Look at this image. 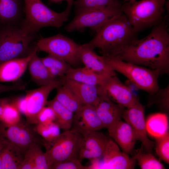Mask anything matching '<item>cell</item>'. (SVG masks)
Instances as JSON below:
<instances>
[{"instance_id": "1", "label": "cell", "mask_w": 169, "mask_h": 169, "mask_svg": "<svg viewBox=\"0 0 169 169\" xmlns=\"http://www.w3.org/2000/svg\"><path fill=\"white\" fill-rule=\"evenodd\" d=\"M148 35L133 40L113 56L125 61L169 73V33L162 20L153 27Z\"/></svg>"}, {"instance_id": "2", "label": "cell", "mask_w": 169, "mask_h": 169, "mask_svg": "<svg viewBox=\"0 0 169 169\" xmlns=\"http://www.w3.org/2000/svg\"><path fill=\"white\" fill-rule=\"evenodd\" d=\"M94 37L84 44L99 49L103 55L113 56L133 40L136 32L123 12L111 19L95 31Z\"/></svg>"}, {"instance_id": "3", "label": "cell", "mask_w": 169, "mask_h": 169, "mask_svg": "<svg viewBox=\"0 0 169 169\" xmlns=\"http://www.w3.org/2000/svg\"><path fill=\"white\" fill-rule=\"evenodd\" d=\"M24 17L20 28L25 35L35 33L42 28L54 27L60 28L68 19L69 13L65 10L55 12L41 0H24Z\"/></svg>"}, {"instance_id": "4", "label": "cell", "mask_w": 169, "mask_h": 169, "mask_svg": "<svg viewBox=\"0 0 169 169\" xmlns=\"http://www.w3.org/2000/svg\"><path fill=\"white\" fill-rule=\"evenodd\" d=\"M166 0H134L123 2L122 9L137 32L153 27L162 20Z\"/></svg>"}, {"instance_id": "5", "label": "cell", "mask_w": 169, "mask_h": 169, "mask_svg": "<svg viewBox=\"0 0 169 169\" xmlns=\"http://www.w3.org/2000/svg\"><path fill=\"white\" fill-rule=\"evenodd\" d=\"M106 63L115 71L126 77L138 89L149 95L159 89L158 70L147 68L123 61L114 56L102 55Z\"/></svg>"}, {"instance_id": "6", "label": "cell", "mask_w": 169, "mask_h": 169, "mask_svg": "<svg viewBox=\"0 0 169 169\" xmlns=\"http://www.w3.org/2000/svg\"><path fill=\"white\" fill-rule=\"evenodd\" d=\"M36 34L25 35L20 27L17 26H2L0 28V64L29 54V46L35 39Z\"/></svg>"}, {"instance_id": "7", "label": "cell", "mask_w": 169, "mask_h": 169, "mask_svg": "<svg viewBox=\"0 0 169 169\" xmlns=\"http://www.w3.org/2000/svg\"><path fill=\"white\" fill-rule=\"evenodd\" d=\"M122 6L101 8L75 9L74 18L65 26L64 29L71 32L82 31L89 28L95 32L108 21L122 13Z\"/></svg>"}, {"instance_id": "8", "label": "cell", "mask_w": 169, "mask_h": 169, "mask_svg": "<svg viewBox=\"0 0 169 169\" xmlns=\"http://www.w3.org/2000/svg\"><path fill=\"white\" fill-rule=\"evenodd\" d=\"M79 46L73 39L58 34L39 39L35 47L37 51L45 52L64 60L70 65L75 66L81 62L79 56Z\"/></svg>"}, {"instance_id": "9", "label": "cell", "mask_w": 169, "mask_h": 169, "mask_svg": "<svg viewBox=\"0 0 169 169\" xmlns=\"http://www.w3.org/2000/svg\"><path fill=\"white\" fill-rule=\"evenodd\" d=\"M83 138L81 133L71 129L61 133L51 147L47 149L45 153L52 166L65 160H79Z\"/></svg>"}, {"instance_id": "10", "label": "cell", "mask_w": 169, "mask_h": 169, "mask_svg": "<svg viewBox=\"0 0 169 169\" xmlns=\"http://www.w3.org/2000/svg\"><path fill=\"white\" fill-rule=\"evenodd\" d=\"M90 161L91 164L87 169H132L136 161L133 157L121 152L117 144L111 139L102 156Z\"/></svg>"}, {"instance_id": "11", "label": "cell", "mask_w": 169, "mask_h": 169, "mask_svg": "<svg viewBox=\"0 0 169 169\" xmlns=\"http://www.w3.org/2000/svg\"><path fill=\"white\" fill-rule=\"evenodd\" d=\"M64 77L57 78L49 83L38 88L27 90L24 115L29 124H36L37 115L45 106L51 91L63 84Z\"/></svg>"}, {"instance_id": "12", "label": "cell", "mask_w": 169, "mask_h": 169, "mask_svg": "<svg viewBox=\"0 0 169 169\" xmlns=\"http://www.w3.org/2000/svg\"><path fill=\"white\" fill-rule=\"evenodd\" d=\"M145 115V107L139 101L133 106L125 108L122 118L132 127L137 140L142 143L148 152L151 153L155 143L147 136Z\"/></svg>"}, {"instance_id": "13", "label": "cell", "mask_w": 169, "mask_h": 169, "mask_svg": "<svg viewBox=\"0 0 169 169\" xmlns=\"http://www.w3.org/2000/svg\"><path fill=\"white\" fill-rule=\"evenodd\" d=\"M100 86L109 98L112 99L116 103L126 108L139 101L129 88L122 83L116 75L105 77Z\"/></svg>"}, {"instance_id": "14", "label": "cell", "mask_w": 169, "mask_h": 169, "mask_svg": "<svg viewBox=\"0 0 169 169\" xmlns=\"http://www.w3.org/2000/svg\"><path fill=\"white\" fill-rule=\"evenodd\" d=\"M105 128L99 119L95 106L84 105L74 114L70 129L81 133L84 137L90 133Z\"/></svg>"}, {"instance_id": "15", "label": "cell", "mask_w": 169, "mask_h": 169, "mask_svg": "<svg viewBox=\"0 0 169 169\" xmlns=\"http://www.w3.org/2000/svg\"><path fill=\"white\" fill-rule=\"evenodd\" d=\"M7 127L4 133L5 139L23 152L26 153L31 145L38 143L36 132L28 125L20 121Z\"/></svg>"}, {"instance_id": "16", "label": "cell", "mask_w": 169, "mask_h": 169, "mask_svg": "<svg viewBox=\"0 0 169 169\" xmlns=\"http://www.w3.org/2000/svg\"><path fill=\"white\" fill-rule=\"evenodd\" d=\"M110 139L99 131L92 132L84 137L79 154V160H90L99 158L103 154Z\"/></svg>"}, {"instance_id": "17", "label": "cell", "mask_w": 169, "mask_h": 169, "mask_svg": "<svg viewBox=\"0 0 169 169\" xmlns=\"http://www.w3.org/2000/svg\"><path fill=\"white\" fill-rule=\"evenodd\" d=\"M78 53L84 67L94 73L104 76L116 75L115 71L106 63L103 56L96 54L93 49L84 44L79 45Z\"/></svg>"}, {"instance_id": "18", "label": "cell", "mask_w": 169, "mask_h": 169, "mask_svg": "<svg viewBox=\"0 0 169 169\" xmlns=\"http://www.w3.org/2000/svg\"><path fill=\"white\" fill-rule=\"evenodd\" d=\"M64 85L76 96L83 105L94 106L101 96L106 95L100 86H95L77 82L64 77Z\"/></svg>"}, {"instance_id": "19", "label": "cell", "mask_w": 169, "mask_h": 169, "mask_svg": "<svg viewBox=\"0 0 169 169\" xmlns=\"http://www.w3.org/2000/svg\"><path fill=\"white\" fill-rule=\"evenodd\" d=\"M110 136L129 155L133 152L137 140L134 131L126 122L119 120L107 128Z\"/></svg>"}, {"instance_id": "20", "label": "cell", "mask_w": 169, "mask_h": 169, "mask_svg": "<svg viewBox=\"0 0 169 169\" xmlns=\"http://www.w3.org/2000/svg\"><path fill=\"white\" fill-rule=\"evenodd\" d=\"M24 10V0H0V25L20 27Z\"/></svg>"}, {"instance_id": "21", "label": "cell", "mask_w": 169, "mask_h": 169, "mask_svg": "<svg viewBox=\"0 0 169 169\" xmlns=\"http://www.w3.org/2000/svg\"><path fill=\"white\" fill-rule=\"evenodd\" d=\"M95 106L101 123L107 129L121 120L126 108L113 102L106 95L101 96Z\"/></svg>"}, {"instance_id": "22", "label": "cell", "mask_w": 169, "mask_h": 169, "mask_svg": "<svg viewBox=\"0 0 169 169\" xmlns=\"http://www.w3.org/2000/svg\"><path fill=\"white\" fill-rule=\"evenodd\" d=\"M35 47L26 56L13 59L0 64V82L16 81L23 74L33 54L37 52Z\"/></svg>"}, {"instance_id": "23", "label": "cell", "mask_w": 169, "mask_h": 169, "mask_svg": "<svg viewBox=\"0 0 169 169\" xmlns=\"http://www.w3.org/2000/svg\"><path fill=\"white\" fill-rule=\"evenodd\" d=\"M37 53L36 52L32 57L28 66L31 79L40 86L49 83L55 79L50 75L41 58L38 56Z\"/></svg>"}, {"instance_id": "24", "label": "cell", "mask_w": 169, "mask_h": 169, "mask_svg": "<svg viewBox=\"0 0 169 169\" xmlns=\"http://www.w3.org/2000/svg\"><path fill=\"white\" fill-rule=\"evenodd\" d=\"M25 154L20 149L4 140L0 156L5 169H18Z\"/></svg>"}, {"instance_id": "25", "label": "cell", "mask_w": 169, "mask_h": 169, "mask_svg": "<svg viewBox=\"0 0 169 169\" xmlns=\"http://www.w3.org/2000/svg\"><path fill=\"white\" fill-rule=\"evenodd\" d=\"M65 76L77 82L95 86H100L107 77L97 74L85 67L77 68L71 67Z\"/></svg>"}, {"instance_id": "26", "label": "cell", "mask_w": 169, "mask_h": 169, "mask_svg": "<svg viewBox=\"0 0 169 169\" xmlns=\"http://www.w3.org/2000/svg\"><path fill=\"white\" fill-rule=\"evenodd\" d=\"M146 123L147 133L155 138L162 136L168 131V120L165 114L158 113L151 115Z\"/></svg>"}, {"instance_id": "27", "label": "cell", "mask_w": 169, "mask_h": 169, "mask_svg": "<svg viewBox=\"0 0 169 169\" xmlns=\"http://www.w3.org/2000/svg\"><path fill=\"white\" fill-rule=\"evenodd\" d=\"M46 104L54 110L56 117L55 122L60 129L64 131L70 130L72 127L74 113L64 107L54 98L52 100L47 101Z\"/></svg>"}, {"instance_id": "28", "label": "cell", "mask_w": 169, "mask_h": 169, "mask_svg": "<svg viewBox=\"0 0 169 169\" xmlns=\"http://www.w3.org/2000/svg\"><path fill=\"white\" fill-rule=\"evenodd\" d=\"M23 159L32 164L33 169H51V165L38 143L29 146Z\"/></svg>"}, {"instance_id": "29", "label": "cell", "mask_w": 169, "mask_h": 169, "mask_svg": "<svg viewBox=\"0 0 169 169\" xmlns=\"http://www.w3.org/2000/svg\"><path fill=\"white\" fill-rule=\"evenodd\" d=\"M56 89L57 93L54 98L74 114L84 105L74 93L64 85L60 86Z\"/></svg>"}, {"instance_id": "30", "label": "cell", "mask_w": 169, "mask_h": 169, "mask_svg": "<svg viewBox=\"0 0 169 169\" xmlns=\"http://www.w3.org/2000/svg\"><path fill=\"white\" fill-rule=\"evenodd\" d=\"M41 59L49 73L54 79L65 76L71 67L64 60L50 54H48Z\"/></svg>"}, {"instance_id": "31", "label": "cell", "mask_w": 169, "mask_h": 169, "mask_svg": "<svg viewBox=\"0 0 169 169\" xmlns=\"http://www.w3.org/2000/svg\"><path fill=\"white\" fill-rule=\"evenodd\" d=\"M36 124L34 131L49 144L52 145L61 134L60 128L55 121L46 124Z\"/></svg>"}, {"instance_id": "32", "label": "cell", "mask_w": 169, "mask_h": 169, "mask_svg": "<svg viewBox=\"0 0 169 169\" xmlns=\"http://www.w3.org/2000/svg\"><path fill=\"white\" fill-rule=\"evenodd\" d=\"M142 169H164L163 165L151 153H144L140 150L136 151L132 157Z\"/></svg>"}, {"instance_id": "33", "label": "cell", "mask_w": 169, "mask_h": 169, "mask_svg": "<svg viewBox=\"0 0 169 169\" xmlns=\"http://www.w3.org/2000/svg\"><path fill=\"white\" fill-rule=\"evenodd\" d=\"M123 3L120 0H76L74 1L73 5L75 9L101 8L121 6Z\"/></svg>"}, {"instance_id": "34", "label": "cell", "mask_w": 169, "mask_h": 169, "mask_svg": "<svg viewBox=\"0 0 169 169\" xmlns=\"http://www.w3.org/2000/svg\"><path fill=\"white\" fill-rule=\"evenodd\" d=\"M148 105L155 104L161 110L168 112L169 108V85L159 90L154 94L148 96Z\"/></svg>"}, {"instance_id": "35", "label": "cell", "mask_w": 169, "mask_h": 169, "mask_svg": "<svg viewBox=\"0 0 169 169\" xmlns=\"http://www.w3.org/2000/svg\"><path fill=\"white\" fill-rule=\"evenodd\" d=\"M20 121V113L13 102L7 100L3 108L2 122L6 127L14 125Z\"/></svg>"}, {"instance_id": "36", "label": "cell", "mask_w": 169, "mask_h": 169, "mask_svg": "<svg viewBox=\"0 0 169 169\" xmlns=\"http://www.w3.org/2000/svg\"><path fill=\"white\" fill-rule=\"evenodd\" d=\"M155 138L156 152L159 158L169 163V133L167 131L162 136Z\"/></svg>"}, {"instance_id": "37", "label": "cell", "mask_w": 169, "mask_h": 169, "mask_svg": "<svg viewBox=\"0 0 169 169\" xmlns=\"http://www.w3.org/2000/svg\"><path fill=\"white\" fill-rule=\"evenodd\" d=\"M55 112L50 106L44 107L38 114L36 117V124H46L55 121Z\"/></svg>"}, {"instance_id": "38", "label": "cell", "mask_w": 169, "mask_h": 169, "mask_svg": "<svg viewBox=\"0 0 169 169\" xmlns=\"http://www.w3.org/2000/svg\"><path fill=\"white\" fill-rule=\"evenodd\" d=\"M87 166H84L78 159L62 161L54 164L51 169H87Z\"/></svg>"}, {"instance_id": "39", "label": "cell", "mask_w": 169, "mask_h": 169, "mask_svg": "<svg viewBox=\"0 0 169 169\" xmlns=\"http://www.w3.org/2000/svg\"><path fill=\"white\" fill-rule=\"evenodd\" d=\"M25 88V84L19 83L10 85H4L0 84V93L12 91L23 90Z\"/></svg>"}, {"instance_id": "40", "label": "cell", "mask_w": 169, "mask_h": 169, "mask_svg": "<svg viewBox=\"0 0 169 169\" xmlns=\"http://www.w3.org/2000/svg\"><path fill=\"white\" fill-rule=\"evenodd\" d=\"M7 99H0V121L2 122V117L3 112V108L4 105Z\"/></svg>"}, {"instance_id": "41", "label": "cell", "mask_w": 169, "mask_h": 169, "mask_svg": "<svg viewBox=\"0 0 169 169\" xmlns=\"http://www.w3.org/2000/svg\"><path fill=\"white\" fill-rule=\"evenodd\" d=\"M5 126L3 124L0 123V141L5 140L4 133L5 131Z\"/></svg>"}, {"instance_id": "42", "label": "cell", "mask_w": 169, "mask_h": 169, "mask_svg": "<svg viewBox=\"0 0 169 169\" xmlns=\"http://www.w3.org/2000/svg\"><path fill=\"white\" fill-rule=\"evenodd\" d=\"M74 0H68L67 1V5L65 10L70 14L72 7L73 5Z\"/></svg>"}, {"instance_id": "43", "label": "cell", "mask_w": 169, "mask_h": 169, "mask_svg": "<svg viewBox=\"0 0 169 169\" xmlns=\"http://www.w3.org/2000/svg\"><path fill=\"white\" fill-rule=\"evenodd\" d=\"M49 1L51 3H58L64 1L67 2L68 0H49Z\"/></svg>"}, {"instance_id": "44", "label": "cell", "mask_w": 169, "mask_h": 169, "mask_svg": "<svg viewBox=\"0 0 169 169\" xmlns=\"http://www.w3.org/2000/svg\"><path fill=\"white\" fill-rule=\"evenodd\" d=\"M0 169H5L1 157L0 156Z\"/></svg>"}, {"instance_id": "45", "label": "cell", "mask_w": 169, "mask_h": 169, "mask_svg": "<svg viewBox=\"0 0 169 169\" xmlns=\"http://www.w3.org/2000/svg\"><path fill=\"white\" fill-rule=\"evenodd\" d=\"M4 140L0 141V153L3 146V142Z\"/></svg>"}, {"instance_id": "46", "label": "cell", "mask_w": 169, "mask_h": 169, "mask_svg": "<svg viewBox=\"0 0 169 169\" xmlns=\"http://www.w3.org/2000/svg\"><path fill=\"white\" fill-rule=\"evenodd\" d=\"M137 0H123V2H126L130 1Z\"/></svg>"}]
</instances>
